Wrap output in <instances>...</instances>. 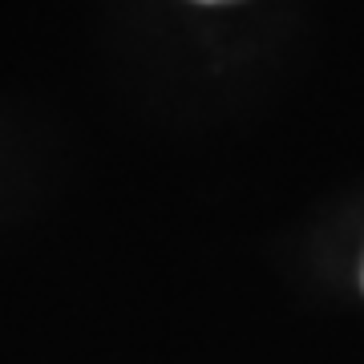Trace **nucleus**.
I'll list each match as a JSON object with an SVG mask.
<instances>
[{
	"mask_svg": "<svg viewBox=\"0 0 364 364\" xmlns=\"http://www.w3.org/2000/svg\"><path fill=\"white\" fill-rule=\"evenodd\" d=\"M203 4H223V0H203Z\"/></svg>",
	"mask_w": 364,
	"mask_h": 364,
	"instance_id": "obj_1",
	"label": "nucleus"
}]
</instances>
